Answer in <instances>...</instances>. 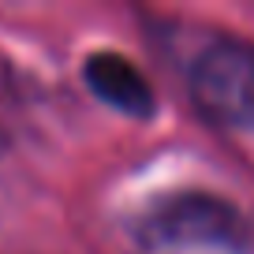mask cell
Here are the masks:
<instances>
[{
	"instance_id": "cell-1",
	"label": "cell",
	"mask_w": 254,
	"mask_h": 254,
	"mask_svg": "<svg viewBox=\"0 0 254 254\" xmlns=\"http://www.w3.org/2000/svg\"><path fill=\"white\" fill-rule=\"evenodd\" d=\"M254 228L236 202L213 190H172L153 202L138 221V243L146 247H221L251 251Z\"/></svg>"
},
{
	"instance_id": "cell-2",
	"label": "cell",
	"mask_w": 254,
	"mask_h": 254,
	"mask_svg": "<svg viewBox=\"0 0 254 254\" xmlns=\"http://www.w3.org/2000/svg\"><path fill=\"white\" fill-rule=\"evenodd\" d=\"M190 97L213 124L254 131V45L217 38L190 67Z\"/></svg>"
},
{
	"instance_id": "cell-3",
	"label": "cell",
	"mask_w": 254,
	"mask_h": 254,
	"mask_svg": "<svg viewBox=\"0 0 254 254\" xmlns=\"http://www.w3.org/2000/svg\"><path fill=\"white\" fill-rule=\"evenodd\" d=\"M82 79H86L90 94L101 97L124 116L146 120L153 112V90L150 79L138 71L124 53H90L82 64Z\"/></svg>"
}]
</instances>
